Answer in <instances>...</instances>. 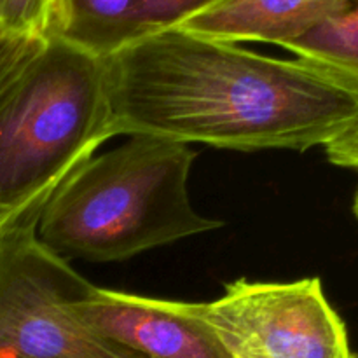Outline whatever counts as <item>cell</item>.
Segmentation results:
<instances>
[{"instance_id":"30bf717a","label":"cell","mask_w":358,"mask_h":358,"mask_svg":"<svg viewBox=\"0 0 358 358\" xmlns=\"http://www.w3.org/2000/svg\"><path fill=\"white\" fill-rule=\"evenodd\" d=\"M62 0H0V31L48 41Z\"/></svg>"},{"instance_id":"5bb4252c","label":"cell","mask_w":358,"mask_h":358,"mask_svg":"<svg viewBox=\"0 0 358 358\" xmlns=\"http://www.w3.org/2000/svg\"><path fill=\"white\" fill-rule=\"evenodd\" d=\"M352 358H358V353H353V355H352Z\"/></svg>"},{"instance_id":"4fadbf2b","label":"cell","mask_w":358,"mask_h":358,"mask_svg":"<svg viewBox=\"0 0 358 358\" xmlns=\"http://www.w3.org/2000/svg\"><path fill=\"white\" fill-rule=\"evenodd\" d=\"M353 213H355V217L358 219V189L355 192V198H353Z\"/></svg>"},{"instance_id":"3957f363","label":"cell","mask_w":358,"mask_h":358,"mask_svg":"<svg viewBox=\"0 0 358 358\" xmlns=\"http://www.w3.org/2000/svg\"><path fill=\"white\" fill-rule=\"evenodd\" d=\"M107 138L103 59L48 38L0 93V227L41 210Z\"/></svg>"},{"instance_id":"9c48e42d","label":"cell","mask_w":358,"mask_h":358,"mask_svg":"<svg viewBox=\"0 0 358 358\" xmlns=\"http://www.w3.org/2000/svg\"><path fill=\"white\" fill-rule=\"evenodd\" d=\"M283 49L358 91V0Z\"/></svg>"},{"instance_id":"ba28073f","label":"cell","mask_w":358,"mask_h":358,"mask_svg":"<svg viewBox=\"0 0 358 358\" xmlns=\"http://www.w3.org/2000/svg\"><path fill=\"white\" fill-rule=\"evenodd\" d=\"M357 0H215L177 24L178 30L240 44L285 48L353 6Z\"/></svg>"},{"instance_id":"7c38bea8","label":"cell","mask_w":358,"mask_h":358,"mask_svg":"<svg viewBox=\"0 0 358 358\" xmlns=\"http://www.w3.org/2000/svg\"><path fill=\"white\" fill-rule=\"evenodd\" d=\"M327 159L332 164L345 170H352L358 175V128L341 136L336 142L324 147Z\"/></svg>"},{"instance_id":"52a82bcc","label":"cell","mask_w":358,"mask_h":358,"mask_svg":"<svg viewBox=\"0 0 358 358\" xmlns=\"http://www.w3.org/2000/svg\"><path fill=\"white\" fill-rule=\"evenodd\" d=\"M215 0H62L49 38L105 59Z\"/></svg>"},{"instance_id":"5b68a950","label":"cell","mask_w":358,"mask_h":358,"mask_svg":"<svg viewBox=\"0 0 358 358\" xmlns=\"http://www.w3.org/2000/svg\"><path fill=\"white\" fill-rule=\"evenodd\" d=\"M203 318L233 358H352L343 318L320 278L290 283H227L222 297L199 303Z\"/></svg>"},{"instance_id":"277c9868","label":"cell","mask_w":358,"mask_h":358,"mask_svg":"<svg viewBox=\"0 0 358 358\" xmlns=\"http://www.w3.org/2000/svg\"><path fill=\"white\" fill-rule=\"evenodd\" d=\"M41 210L0 227V358H135L73 313L94 285L38 241Z\"/></svg>"},{"instance_id":"8992f818","label":"cell","mask_w":358,"mask_h":358,"mask_svg":"<svg viewBox=\"0 0 358 358\" xmlns=\"http://www.w3.org/2000/svg\"><path fill=\"white\" fill-rule=\"evenodd\" d=\"M73 313L101 339L135 358H233L199 303L149 299L93 287Z\"/></svg>"},{"instance_id":"7a4b0ae2","label":"cell","mask_w":358,"mask_h":358,"mask_svg":"<svg viewBox=\"0 0 358 358\" xmlns=\"http://www.w3.org/2000/svg\"><path fill=\"white\" fill-rule=\"evenodd\" d=\"M194 157L185 143L147 135L91 156L42 206L38 241L65 261L115 262L217 229L222 222L189 198Z\"/></svg>"},{"instance_id":"8fae6325","label":"cell","mask_w":358,"mask_h":358,"mask_svg":"<svg viewBox=\"0 0 358 358\" xmlns=\"http://www.w3.org/2000/svg\"><path fill=\"white\" fill-rule=\"evenodd\" d=\"M45 38L21 37L0 31V93L45 45Z\"/></svg>"},{"instance_id":"6da1fadb","label":"cell","mask_w":358,"mask_h":358,"mask_svg":"<svg viewBox=\"0 0 358 358\" xmlns=\"http://www.w3.org/2000/svg\"><path fill=\"white\" fill-rule=\"evenodd\" d=\"M103 72L110 138L304 152L358 128V91L324 70L178 28L108 56Z\"/></svg>"}]
</instances>
